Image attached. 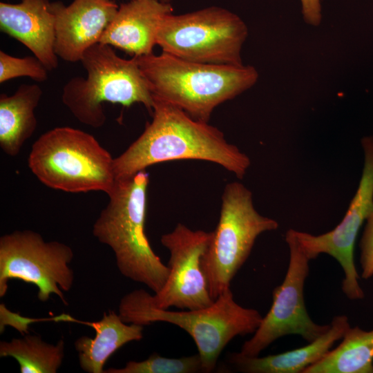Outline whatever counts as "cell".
I'll return each mask as SVG.
<instances>
[{
  "mask_svg": "<svg viewBox=\"0 0 373 373\" xmlns=\"http://www.w3.org/2000/svg\"><path fill=\"white\" fill-rule=\"evenodd\" d=\"M152 121L140 136L114 158L116 180L133 176L157 163L199 160L216 163L242 179L251 162L224 133L209 122L193 118L182 109L153 97Z\"/></svg>",
  "mask_w": 373,
  "mask_h": 373,
  "instance_id": "1",
  "label": "cell"
},
{
  "mask_svg": "<svg viewBox=\"0 0 373 373\" xmlns=\"http://www.w3.org/2000/svg\"><path fill=\"white\" fill-rule=\"evenodd\" d=\"M133 57L153 97L206 122L218 105L252 87L258 78L254 67L244 64L199 63L164 52Z\"/></svg>",
  "mask_w": 373,
  "mask_h": 373,
  "instance_id": "2",
  "label": "cell"
},
{
  "mask_svg": "<svg viewBox=\"0 0 373 373\" xmlns=\"http://www.w3.org/2000/svg\"><path fill=\"white\" fill-rule=\"evenodd\" d=\"M149 174L145 170L116 180L109 201L93 227V234L115 254L119 272L154 293L164 286L168 265L153 251L145 233Z\"/></svg>",
  "mask_w": 373,
  "mask_h": 373,
  "instance_id": "3",
  "label": "cell"
},
{
  "mask_svg": "<svg viewBox=\"0 0 373 373\" xmlns=\"http://www.w3.org/2000/svg\"><path fill=\"white\" fill-rule=\"evenodd\" d=\"M119 315L126 323L144 326L165 322L182 328L193 339L202 361V372L207 373L214 370L222 351L233 338L254 334L263 317L256 309L237 303L231 288L207 307L180 311L154 307L137 289L121 299Z\"/></svg>",
  "mask_w": 373,
  "mask_h": 373,
  "instance_id": "4",
  "label": "cell"
},
{
  "mask_svg": "<svg viewBox=\"0 0 373 373\" xmlns=\"http://www.w3.org/2000/svg\"><path fill=\"white\" fill-rule=\"evenodd\" d=\"M87 77H75L64 85L62 102L82 123L93 128L106 120L104 102L130 106L142 104L152 113L154 99L133 57H119L109 45L97 43L81 59Z\"/></svg>",
  "mask_w": 373,
  "mask_h": 373,
  "instance_id": "5",
  "label": "cell"
},
{
  "mask_svg": "<svg viewBox=\"0 0 373 373\" xmlns=\"http://www.w3.org/2000/svg\"><path fill=\"white\" fill-rule=\"evenodd\" d=\"M113 162L94 136L68 126L42 134L28 157V166L41 182L69 193L108 194L116 181Z\"/></svg>",
  "mask_w": 373,
  "mask_h": 373,
  "instance_id": "6",
  "label": "cell"
},
{
  "mask_svg": "<svg viewBox=\"0 0 373 373\" xmlns=\"http://www.w3.org/2000/svg\"><path fill=\"white\" fill-rule=\"evenodd\" d=\"M278 227L277 221L256 210L252 193L242 183L233 182L225 186L219 220L201 260L213 300L230 288L258 236Z\"/></svg>",
  "mask_w": 373,
  "mask_h": 373,
  "instance_id": "7",
  "label": "cell"
},
{
  "mask_svg": "<svg viewBox=\"0 0 373 373\" xmlns=\"http://www.w3.org/2000/svg\"><path fill=\"white\" fill-rule=\"evenodd\" d=\"M247 35V27L238 15L211 6L166 15L156 44L162 52L188 61L242 65L241 49Z\"/></svg>",
  "mask_w": 373,
  "mask_h": 373,
  "instance_id": "8",
  "label": "cell"
},
{
  "mask_svg": "<svg viewBox=\"0 0 373 373\" xmlns=\"http://www.w3.org/2000/svg\"><path fill=\"white\" fill-rule=\"evenodd\" d=\"M73 251L58 241L46 242L37 232L15 231L0 238V296L8 290L10 279H19L38 287L37 297L47 301L55 294L67 305L64 291L74 282L69 267Z\"/></svg>",
  "mask_w": 373,
  "mask_h": 373,
  "instance_id": "9",
  "label": "cell"
},
{
  "mask_svg": "<svg viewBox=\"0 0 373 373\" xmlns=\"http://www.w3.org/2000/svg\"><path fill=\"white\" fill-rule=\"evenodd\" d=\"M289 262L282 284L273 291V302L267 314L254 333L242 346L240 353L257 356L278 338L289 334L300 335L312 342L330 327L318 325L309 317L304 300V285L309 274V258L299 245L294 229L287 231Z\"/></svg>",
  "mask_w": 373,
  "mask_h": 373,
  "instance_id": "10",
  "label": "cell"
},
{
  "mask_svg": "<svg viewBox=\"0 0 373 373\" xmlns=\"http://www.w3.org/2000/svg\"><path fill=\"white\" fill-rule=\"evenodd\" d=\"M211 231L193 230L178 223L173 231L161 237V243L170 252L169 274L162 288L153 295L138 289L150 305L166 309H198L211 305L201 260L209 244Z\"/></svg>",
  "mask_w": 373,
  "mask_h": 373,
  "instance_id": "11",
  "label": "cell"
},
{
  "mask_svg": "<svg viewBox=\"0 0 373 373\" xmlns=\"http://www.w3.org/2000/svg\"><path fill=\"white\" fill-rule=\"evenodd\" d=\"M362 146L365 159L361 178L341 222L318 236L294 229L299 245L310 260L326 254L338 262L345 274L342 290L352 300L364 296L354 263V247L361 226L373 211V137H364Z\"/></svg>",
  "mask_w": 373,
  "mask_h": 373,
  "instance_id": "12",
  "label": "cell"
},
{
  "mask_svg": "<svg viewBox=\"0 0 373 373\" xmlns=\"http://www.w3.org/2000/svg\"><path fill=\"white\" fill-rule=\"evenodd\" d=\"M118 8L112 0H74L68 6L51 2L57 57L70 62L81 61L85 51L99 42Z\"/></svg>",
  "mask_w": 373,
  "mask_h": 373,
  "instance_id": "13",
  "label": "cell"
},
{
  "mask_svg": "<svg viewBox=\"0 0 373 373\" xmlns=\"http://www.w3.org/2000/svg\"><path fill=\"white\" fill-rule=\"evenodd\" d=\"M0 28L26 46L48 70L57 68L55 17L49 0L1 2Z\"/></svg>",
  "mask_w": 373,
  "mask_h": 373,
  "instance_id": "14",
  "label": "cell"
},
{
  "mask_svg": "<svg viewBox=\"0 0 373 373\" xmlns=\"http://www.w3.org/2000/svg\"><path fill=\"white\" fill-rule=\"evenodd\" d=\"M173 10L170 3L159 0H130L119 6L99 43L134 56L151 54L160 24Z\"/></svg>",
  "mask_w": 373,
  "mask_h": 373,
  "instance_id": "15",
  "label": "cell"
},
{
  "mask_svg": "<svg viewBox=\"0 0 373 373\" xmlns=\"http://www.w3.org/2000/svg\"><path fill=\"white\" fill-rule=\"evenodd\" d=\"M350 327L346 316H336L329 329L305 346L263 357L247 356L236 352L229 355V361L242 372L303 373L307 367L325 356Z\"/></svg>",
  "mask_w": 373,
  "mask_h": 373,
  "instance_id": "16",
  "label": "cell"
},
{
  "mask_svg": "<svg viewBox=\"0 0 373 373\" xmlns=\"http://www.w3.org/2000/svg\"><path fill=\"white\" fill-rule=\"evenodd\" d=\"M67 322L82 323L95 332L94 338L83 336L75 342L80 367L88 373H104V365L108 358L124 345L143 338L144 326L128 325L119 314L110 310L96 322L76 320L68 316Z\"/></svg>",
  "mask_w": 373,
  "mask_h": 373,
  "instance_id": "17",
  "label": "cell"
},
{
  "mask_svg": "<svg viewBox=\"0 0 373 373\" xmlns=\"http://www.w3.org/2000/svg\"><path fill=\"white\" fill-rule=\"evenodd\" d=\"M42 95L37 84H21L12 95H0V146L10 156L17 155L35 132V110Z\"/></svg>",
  "mask_w": 373,
  "mask_h": 373,
  "instance_id": "18",
  "label": "cell"
},
{
  "mask_svg": "<svg viewBox=\"0 0 373 373\" xmlns=\"http://www.w3.org/2000/svg\"><path fill=\"white\" fill-rule=\"evenodd\" d=\"M342 338L303 373H373V330L350 327Z\"/></svg>",
  "mask_w": 373,
  "mask_h": 373,
  "instance_id": "19",
  "label": "cell"
},
{
  "mask_svg": "<svg viewBox=\"0 0 373 373\" xmlns=\"http://www.w3.org/2000/svg\"><path fill=\"white\" fill-rule=\"evenodd\" d=\"M0 356L14 358L21 373H55L64 357V341L56 345L45 342L37 335H24L10 341H1Z\"/></svg>",
  "mask_w": 373,
  "mask_h": 373,
  "instance_id": "20",
  "label": "cell"
},
{
  "mask_svg": "<svg viewBox=\"0 0 373 373\" xmlns=\"http://www.w3.org/2000/svg\"><path fill=\"white\" fill-rule=\"evenodd\" d=\"M202 372V361L198 354L180 358H167L151 354L142 361H128L124 367L108 368L106 373H196Z\"/></svg>",
  "mask_w": 373,
  "mask_h": 373,
  "instance_id": "21",
  "label": "cell"
},
{
  "mask_svg": "<svg viewBox=\"0 0 373 373\" xmlns=\"http://www.w3.org/2000/svg\"><path fill=\"white\" fill-rule=\"evenodd\" d=\"M48 70L35 56L16 57L0 51V83L12 78L28 77L37 82L48 78Z\"/></svg>",
  "mask_w": 373,
  "mask_h": 373,
  "instance_id": "22",
  "label": "cell"
},
{
  "mask_svg": "<svg viewBox=\"0 0 373 373\" xmlns=\"http://www.w3.org/2000/svg\"><path fill=\"white\" fill-rule=\"evenodd\" d=\"M361 249L362 277L368 278L373 276V211L367 219Z\"/></svg>",
  "mask_w": 373,
  "mask_h": 373,
  "instance_id": "23",
  "label": "cell"
},
{
  "mask_svg": "<svg viewBox=\"0 0 373 373\" xmlns=\"http://www.w3.org/2000/svg\"><path fill=\"white\" fill-rule=\"evenodd\" d=\"M305 21L311 25L318 26L321 21V0H300Z\"/></svg>",
  "mask_w": 373,
  "mask_h": 373,
  "instance_id": "24",
  "label": "cell"
},
{
  "mask_svg": "<svg viewBox=\"0 0 373 373\" xmlns=\"http://www.w3.org/2000/svg\"><path fill=\"white\" fill-rule=\"evenodd\" d=\"M159 1L163 3H170L171 0H159Z\"/></svg>",
  "mask_w": 373,
  "mask_h": 373,
  "instance_id": "25",
  "label": "cell"
}]
</instances>
